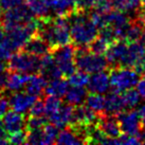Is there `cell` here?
<instances>
[{"label":"cell","instance_id":"cell-19","mask_svg":"<svg viewBox=\"0 0 145 145\" xmlns=\"http://www.w3.org/2000/svg\"><path fill=\"white\" fill-rule=\"evenodd\" d=\"M50 10L56 16H67L76 8V3L73 0H49Z\"/></svg>","mask_w":145,"mask_h":145},{"label":"cell","instance_id":"cell-50","mask_svg":"<svg viewBox=\"0 0 145 145\" xmlns=\"http://www.w3.org/2000/svg\"><path fill=\"white\" fill-rule=\"evenodd\" d=\"M140 39H141L142 44L145 46V28H144V30H143V33H142V36H141V38H140Z\"/></svg>","mask_w":145,"mask_h":145},{"label":"cell","instance_id":"cell-42","mask_svg":"<svg viewBox=\"0 0 145 145\" xmlns=\"http://www.w3.org/2000/svg\"><path fill=\"white\" fill-rule=\"evenodd\" d=\"M10 107V101L4 97H0V119L4 117V114L8 112Z\"/></svg>","mask_w":145,"mask_h":145},{"label":"cell","instance_id":"cell-9","mask_svg":"<svg viewBox=\"0 0 145 145\" xmlns=\"http://www.w3.org/2000/svg\"><path fill=\"white\" fill-rule=\"evenodd\" d=\"M128 44L125 40H117L109 46L106 54V59L108 61L109 66L111 68L114 67H121L123 59H124L126 52H127Z\"/></svg>","mask_w":145,"mask_h":145},{"label":"cell","instance_id":"cell-44","mask_svg":"<svg viewBox=\"0 0 145 145\" xmlns=\"http://www.w3.org/2000/svg\"><path fill=\"white\" fill-rule=\"evenodd\" d=\"M137 90L139 94H140V97L141 99L145 100V75H143L141 80H139L137 84Z\"/></svg>","mask_w":145,"mask_h":145},{"label":"cell","instance_id":"cell-1","mask_svg":"<svg viewBox=\"0 0 145 145\" xmlns=\"http://www.w3.org/2000/svg\"><path fill=\"white\" fill-rule=\"evenodd\" d=\"M70 20V33L73 44L88 46L99 36V29L89 18V11L76 8L67 15Z\"/></svg>","mask_w":145,"mask_h":145},{"label":"cell","instance_id":"cell-21","mask_svg":"<svg viewBox=\"0 0 145 145\" xmlns=\"http://www.w3.org/2000/svg\"><path fill=\"white\" fill-rule=\"evenodd\" d=\"M30 77H31V74H28V73L10 71L7 89H8L10 91H19L27 85Z\"/></svg>","mask_w":145,"mask_h":145},{"label":"cell","instance_id":"cell-41","mask_svg":"<svg viewBox=\"0 0 145 145\" xmlns=\"http://www.w3.org/2000/svg\"><path fill=\"white\" fill-rule=\"evenodd\" d=\"M12 55V51L5 46L3 41L0 42V59L1 61H8Z\"/></svg>","mask_w":145,"mask_h":145},{"label":"cell","instance_id":"cell-25","mask_svg":"<svg viewBox=\"0 0 145 145\" xmlns=\"http://www.w3.org/2000/svg\"><path fill=\"white\" fill-rule=\"evenodd\" d=\"M87 97V90L84 87H75L72 86L68 89L65 94V100L67 103L71 105H81Z\"/></svg>","mask_w":145,"mask_h":145},{"label":"cell","instance_id":"cell-45","mask_svg":"<svg viewBox=\"0 0 145 145\" xmlns=\"http://www.w3.org/2000/svg\"><path fill=\"white\" fill-rule=\"evenodd\" d=\"M135 69H136L139 73H141V74L145 75V53H144V55L142 56L141 59H140V61H139L138 66Z\"/></svg>","mask_w":145,"mask_h":145},{"label":"cell","instance_id":"cell-47","mask_svg":"<svg viewBox=\"0 0 145 145\" xmlns=\"http://www.w3.org/2000/svg\"><path fill=\"white\" fill-rule=\"evenodd\" d=\"M0 137L5 138V139H8V133H7V130L4 128L3 121H1V120H0Z\"/></svg>","mask_w":145,"mask_h":145},{"label":"cell","instance_id":"cell-14","mask_svg":"<svg viewBox=\"0 0 145 145\" xmlns=\"http://www.w3.org/2000/svg\"><path fill=\"white\" fill-rule=\"evenodd\" d=\"M88 88L91 92L94 93H106L110 87V76L109 72L99 71V72L92 73V76L89 77Z\"/></svg>","mask_w":145,"mask_h":145},{"label":"cell","instance_id":"cell-12","mask_svg":"<svg viewBox=\"0 0 145 145\" xmlns=\"http://www.w3.org/2000/svg\"><path fill=\"white\" fill-rule=\"evenodd\" d=\"M22 51L36 56H44L49 52H51V48L47 41L39 35L35 34L29 39L25 44L21 48Z\"/></svg>","mask_w":145,"mask_h":145},{"label":"cell","instance_id":"cell-35","mask_svg":"<svg viewBox=\"0 0 145 145\" xmlns=\"http://www.w3.org/2000/svg\"><path fill=\"white\" fill-rule=\"evenodd\" d=\"M89 18L97 25V29H102L107 25V18H106V14L104 13H100L94 10L89 12Z\"/></svg>","mask_w":145,"mask_h":145},{"label":"cell","instance_id":"cell-46","mask_svg":"<svg viewBox=\"0 0 145 145\" xmlns=\"http://www.w3.org/2000/svg\"><path fill=\"white\" fill-rule=\"evenodd\" d=\"M136 110H137V112H138V114H139L140 119H144L145 118V104L139 105Z\"/></svg>","mask_w":145,"mask_h":145},{"label":"cell","instance_id":"cell-13","mask_svg":"<svg viewBox=\"0 0 145 145\" xmlns=\"http://www.w3.org/2000/svg\"><path fill=\"white\" fill-rule=\"evenodd\" d=\"M39 74L44 76L47 80H55L61 77V69L55 64L52 53H48L40 58V67H39Z\"/></svg>","mask_w":145,"mask_h":145},{"label":"cell","instance_id":"cell-36","mask_svg":"<svg viewBox=\"0 0 145 145\" xmlns=\"http://www.w3.org/2000/svg\"><path fill=\"white\" fill-rule=\"evenodd\" d=\"M8 143L12 144H24L27 143V131L20 130L14 133H10L8 137Z\"/></svg>","mask_w":145,"mask_h":145},{"label":"cell","instance_id":"cell-22","mask_svg":"<svg viewBox=\"0 0 145 145\" xmlns=\"http://www.w3.org/2000/svg\"><path fill=\"white\" fill-rule=\"evenodd\" d=\"M46 87H47V78L46 77L42 76L41 74L31 75L29 82L25 85V90L30 94L38 97L42 93L44 90H46Z\"/></svg>","mask_w":145,"mask_h":145},{"label":"cell","instance_id":"cell-15","mask_svg":"<svg viewBox=\"0 0 145 145\" xmlns=\"http://www.w3.org/2000/svg\"><path fill=\"white\" fill-rule=\"evenodd\" d=\"M35 101H36L35 95H32L28 92H17L14 93L12 97H10V106L12 107L14 111L24 113L31 108V106L35 103Z\"/></svg>","mask_w":145,"mask_h":145},{"label":"cell","instance_id":"cell-6","mask_svg":"<svg viewBox=\"0 0 145 145\" xmlns=\"http://www.w3.org/2000/svg\"><path fill=\"white\" fill-rule=\"evenodd\" d=\"M34 15L30 11L28 5H24V3L10 8L8 11H4V13L0 17V24L4 29V31H10L17 25L24 24L34 19Z\"/></svg>","mask_w":145,"mask_h":145},{"label":"cell","instance_id":"cell-4","mask_svg":"<svg viewBox=\"0 0 145 145\" xmlns=\"http://www.w3.org/2000/svg\"><path fill=\"white\" fill-rule=\"evenodd\" d=\"M40 58L39 56L33 55L19 50L17 53L12 54L8 58V70L11 72H21L33 74L39 72Z\"/></svg>","mask_w":145,"mask_h":145},{"label":"cell","instance_id":"cell-37","mask_svg":"<svg viewBox=\"0 0 145 145\" xmlns=\"http://www.w3.org/2000/svg\"><path fill=\"white\" fill-rule=\"evenodd\" d=\"M113 5L111 0H95V3L93 8L100 13H104L107 14L112 10Z\"/></svg>","mask_w":145,"mask_h":145},{"label":"cell","instance_id":"cell-28","mask_svg":"<svg viewBox=\"0 0 145 145\" xmlns=\"http://www.w3.org/2000/svg\"><path fill=\"white\" fill-rule=\"evenodd\" d=\"M122 99H123V102H124L125 109H133L139 105L141 97H140V94L138 92V90L130 88L128 90L123 91Z\"/></svg>","mask_w":145,"mask_h":145},{"label":"cell","instance_id":"cell-26","mask_svg":"<svg viewBox=\"0 0 145 145\" xmlns=\"http://www.w3.org/2000/svg\"><path fill=\"white\" fill-rule=\"evenodd\" d=\"M106 18H107V25H111L113 28H122L125 27L126 24H129L130 19L128 16L125 14V12L122 11H110L109 13L106 14Z\"/></svg>","mask_w":145,"mask_h":145},{"label":"cell","instance_id":"cell-33","mask_svg":"<svg viewBox=\"0 0 145 145\" xmlns=\"http://www.w3.org/2000/svg\"><path fill=\"white\" fill-rule=\"evenodd\" d=\"M27 131V144H44V130L42 127L37 129L25 130Z\"/></svg>","mask_w":145,"mask_h":145},{"label":"cell","instance_id":"cell-8","mask_svg":"<svg viewBox=\"0 0 145 145\" xmlns=\"http://www.w3.org/2000/svg\"><path fill=\"white\" fill-rule=\"evenodd\" d=\"M102 113H97L88 106L78 105L73 108L72 119L70 125L73 126H88V125L97 124Z\"/></svg>","mask_w":145,"mask_h":145},{"label":"cell","instance_id":"cell-38","mask_svg":"<svg viewBox=\"0 0 145 145\" xmlns=\"http://www.w3.org/2000/svg\"><path fill=\"white\" fill-rule=\"evenodd\" d=\"M44 113V102L42 100L35 101L30 108V117H40Z\"/></svg>","mask_w":145,"mask_h":145},{"label":"cell","instance_id":"cell-51","mask_svg":"<svg viewBox=\"0 0 145 145\" xmlns=\"http://www.w3.org/2000/svg\"><path fill=\"white\" fill-rule=\"evenodd\" d=\"M141 8H145V0H141Z\"/></svg>","mask_w":145,"mask_h":145},{"label":"cell","instance_id":"cell-2","mask_svg":"<svg viewBox=\"0 0 145 145\" xmlns=\"http://www.w3.org/2000/svg\"><path fill=\"white\" fill-rule=\"evenodd\" d=\"M76 47V46H75ZM75 64L78 70L86 73H95L108 68V61L103 55L94 54L89 51L87 46L76 47Z\"/></svg>","mask_w":145,"mask_h":145},{"label":"cell","instance_id":"cell-34","mask_svg":"<svg viewBox=\"0 0 145 145\" xmlns=\"http://www.w3.org/2000/svg\"><path fill=\"white\" fill-rule=\"evenodd\" d=\"M47 118L42 117H29L28 120L25 121V130H31V129H37L44 127L47 124Z\"/></svg>","mask_w":145,"mask_h":145},{"label":"cell","instance_id":"cell-17","mask_svg":"<svg viewBox=\"0 0 145 145\" xmlns=\"http://www.w3.org/2000/svg\"><path fill=\"white\" fill-rule=\"evenodd\" d=\"M72 113H73V106L71 104L61 105V108L57 110L56 112L52 114L51 117H49V121L52 124H54L58 128H65L68 124H70L71 119H72Z\"/></svg>","mask_w":145,"mask_h":145},{"label":"cell","instance_id":"cell-7","mask_svg":"<svg viewBox=\"0 0 145 145\" xmlns=\"http://www.w3.org/2000/svg\"><path fill=\"white\" fill-rule=\"evenodd\" d=\"M116 116L120 123L122 131L126 135L136 136L138 138V135L141 130V119L139 117L137 110L121 111Z\"/></svg>","mask_w":145,"mask_h":145},{"label":"cell","instance_id":"cell-29","mask_svg":"<svg viewBox=\"0 0 145 145\" xmlns=\"http://www.w3.org/2000/svg\"><path fill=\"white\" fill-rule=\"evenodd\" d=\"M110 42L107 41L105 38L103 37H99L97 36L93 41H91L90 44L87 46L89 49V51L91 53H94V54H99V55H103L107 52L109 46H110Z\"/></svg>","mask_w":145,"mask_h":145},{"label":"cell","instance_id":"cell-49","mask_svg":"<svg viewBox=\"0 0 145 145\" xmlns=\"http://www.w3.org/2000/svg\"><path fill=\"white\" fill-rule=\"evenodd\" d=\"M8 140L5 139V138H1L0 137V145H4V144H8Z\"/></svg>","mask_w":145,"mask_h":145},{"label":"cell","instance_id":"cell-39","mask_svg":"<svg viewBox=\"0 0 145 145\" xmlns=\"http://www.w3.org/2000/svg\"><path fill=\"white\" fill-rule=\"evenodd\" d=\"M24 3V0H0V11H8Z\"/></svg>","mask_w":145,"mask_h":145},{"label":"cell","instance_id":"cell-40","mask_svg":"<svg viewBox=\"0 0 145 145\" xmlns=\"http://www.w3.org/2000/svg\"><path fill=\"white\" fill-rule=\"evenodd\" d=\"M119 140H120V144L124 145H135L141 143V141L136 136H130V135H126V133L121 135L119 137Z\"/></svg>","mask_w":145,"mask_h":145},{"label":"cell","instance_id":"cell-48","mask_svg":"<svg viewBox=\"0 0 145 145\" xmlns=\"http://www.w3.org/2000/svg\"><path fill=\"white\" fill-rule=\"evenodd\" d=\"M4 29L1 27V24H0V42L3 40V38H4Z\"/></svg>","mask_w":145,"mask_h":145},{"label":"cell","instance_id":"cell-16","mask_svg":"<svg viewBox=\"0 0 145 145\" xmlns=\"http://www.w3.org/2000/svg\"><path fill=\"white\" fill-rule=\"evenodd\" d=\"M25 118L22 116V113L16 112V111H8L3 117V124L7 133H14L20 131L25 128Z\"/></svg>","mask_w":145,"mask_h":145},{"label":"cell","instance_id":"cell-11","mask_svg":"<svg viewBox=\"0 0 145 145\" xmlns=\"http://www.w3.org/2000/svg\"><path fill=\"white\" fill-rule=\"evenodd\" d=\"M145 53V46L142 42H129L127 52L125 55L121 67H129L136 68L139 64L140 59Z\"/></svg>","mask_w":145,"mask_h":145},{"label":"cell","instance_id":"cell-18","mask_svg":"<svg viewBox=\"0 0 145 145\" xmlns=\"http://www.w3.org/2000/svg\"><path fill=\"white\" fill-rule=\"evenodd\" d=\"M125 109L124 102L119 92L112 91L105 97V111L107 114H118Z\"/></svg>","mask_w":145,"mask_h":145},{"label":"cell","instance_id":"cell-20","mask_svg":"<svg viewBox=\"0 0 145 145\" xmlns=\"http://www.w3.org/2000/svg\"><path fill=\"white\" fill-rule=\"evenodd\" d=\"M69 82L63 78H55L51 80V82L47 84L46 87V93L48 95H54L57 97H63L67 93L69 89Z\"/></svg>","mask_w":145,"mask_h":145},{"label":"cell","instance_id":"cell-43","mask_svg":"<svg viewBox=\"0 0 145 145\" xmlns=\"http://www.w3.org/2000/svg\"><path fill=\"white\" fill-rule=\"evenodd\" d=\"M8 75H10V71L8 70H4L3 72L0 73V90L1 91H4V89L7 88Z\"/></svg>","mask_w":145,"mask_h":145},{"label":"cell","instance_id":"cell-31","mask_svg":"<svg viewBox=\"0 0 145 145\" xmlns=\"http://www.w3.org/2000/svg\"><path fill=\"white\" fill-rule=\"evenodd\" d=\"M44 130V144H54L58 136V127L54 124H46L42 127Z\"/></svg>","mask_w":145,"mask_h":145},{"label":"cell","instance_id":"cell-32","mask_svg":"<svg viewBox=\"0 0 145 145\" xmlns=\"http://www.w3.org/2000/svg\"><path fill=\"white\" fill-rule=\"evenodd\" d=\"M88 82H89L88 73L81 71V70H80V72H74L71 76H69V84L71 85V86H75V87H84V86H87Z\"/></svg>","mask_w":145,"mask_h":145},{"label":"cell","instance_id":"cell-10","mask_svg":"<svg viewBox=\"0 0 145 145\" xmlns=\"http://www.w3.org/2000/svg\"><path fill=\"white\" fill-rule=\"evenodd\" d=\"M97 125L107 137L119 138L121 136V126L118 121L117 116H114V114L102 113Z\"/></svg>","mask_w":145,"mask_h":145},{"label":"cell","instance_id":"cell-27","mask_svg":"<svg viewBox=\"0 0 145 145\" xmlns=\"http://www.w3.org/2000/svg\"><path fill=\"white\" fill-rule=\"evenodd\" d=\"M86 104L97 113H104L105 111V97L101 93L91 92L86 97Z\"/></svg>","mask_w":145,"mask_h":145},{"label":"cell","instance_id":"cell-3","mask_svg":"<svg viewBox=\"0 0 145 145\" xmlns=\"http://www.w3.org/2000/svg\"><path fill=\"white\" fill-rule=\"evenodd\" d=\"M110 86L114 92L121 93L125 90L137 86L139 72L129 67H114L109 71Z\"/></svg>","mask_w":145,"mask_h":145},{"label":"cell","instance_id":"cell-30","mask_svg":"<svg viewBox=\"0 0 145 145\" xmlns=\"http://www.w3.org/2000/svg\"><path fill=\"white\" fill-rule=\"evenodd\" d=\"M61 102L59 97H54V95H48L44 100V114L47 116V118L51 117L61 108Z\"/></svg>","mask_w":145,"mask_h":145},{"label":"cell","instance_id":"cell-23","mask_svg":"<svg viewBox=\"0 0 145 145\" xmlns=\"http://www.w3.org/2000/svg\"><path fill=\"white\" fill-rule=\"evenodd\" d=\"M144 30V25L140 24L137 19H130L129 24L126 27V33H125V41L127 42H135L138 41L142 36V33Z\"/></svg>","mask_w":145,"mask_h":145},{"label":"cell","instance_id":"cell-5","mask_svg":"<svg viewBox=\"0 0 145 145\" xmlns=\"http://www.w3.org/2000/svg\"><path fill=\"white\" fill-rule=\"evenodd\" d=\"M75 52L76 47L71 42L51 51L55 64L61 69L65 77L71 76L73 73L76 72L77 67L75 64Z\"/></svg>","mask_w":145,"mask_h":145},{"label":"cell","instance_id":"cell-24","mask_svg":"<svg viewBox=\"0 0 145 145\" xmlns=\"http://www.w3.org/2000/svg\"><path fill=\"white\" fill-rule=\"evenodd\" d=\"M25 3L37 18L47 17L50 10V2L49 0H25Z\"/></svg>","mask_w":145,"mask_h":145}]
</instances>
